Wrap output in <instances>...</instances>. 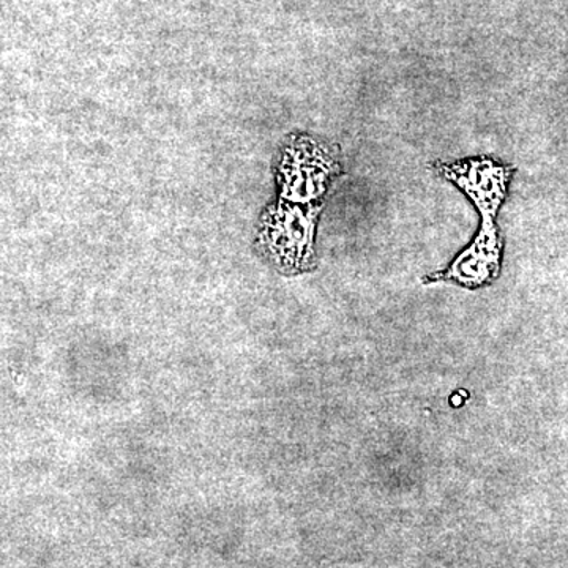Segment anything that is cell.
<instances>
[{
  "instance_id": "cell-4",
  "label": "cell",
  "mask_w": 568,
  "mask_h": 568,
  "mask_svg": "<svg viewBox=\"0 0 568 568\" xmlns=\"http://www.w3.org/2000/svg\"><path fill=\"white\" fill-rule=\"evenodd\" d=\"M504 244L499 233L478 231L474 241L455 257L447 271L428 276L426 282H450L466 290H480L496 282L503 267Z\"/></svg>"
},
{
  "instance_id": "cell-3",
  "label": "cell",
  "mask_w": 568,
  "mask_h": 568,
  "mask_svg": "<svg viewBox=\"0 0 568 568\" xmlns=\"http://www.w3.org/2000/svg\"><path fill=\"white\" fill-rule=\"evenodd\" d=\"M448 182L457 185L476 205L480 215V233H499L496 216L508 194L514 168L491 156H473L454 163L436 164Z\"/></svg>"
},
{
  "instance_id": "cell-2",
  "label": "cell",
  "mask_w": 568,
  "mask_h": 568,
  "mask_svg": "<svg viewBox=\"0 0 568 568\" xmlns=\"http://www.w3.org/2000/svg\"><path fill=\"white\" fill-rule=\"evenodd\" d=\"M338 174V159L327 144L308 134H297L284 145L276 164L280 200L302 205L321 204Z\"/></svg>"
},
{
  "instance_id": "cell-1",
  "label": "cell",
  "mask_w": 568,
  "mask_h": 568,
  "mask_svg": "<svg viewBox=\"0 0 568 568\" xmlns=\"http://www.w3.org/2000/svg\"><path fill=\"white\" fill-rule=\"evenodd\" d=\"M321 209L323 204L302 205L280 200L265 211L257 231V248L276 271L301 275L315 268Z\"/></svg>"
}]
</instances>
